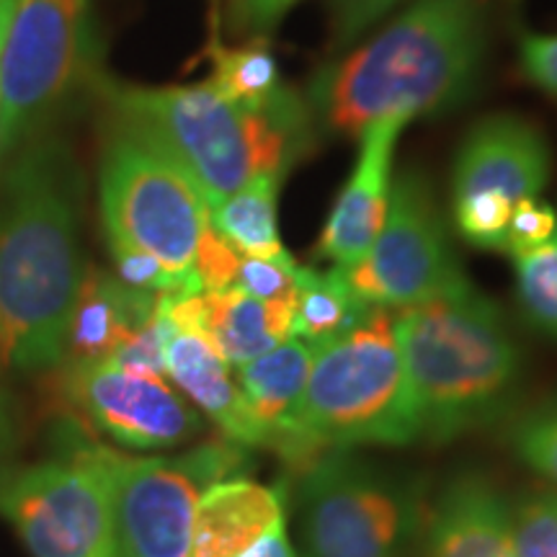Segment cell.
I'll list each match as a JSON object with an SVG mask.
<instances>
[{"label": "cell", "mask_w": 557, "mask_h": 557, "mask_svg": "<svg viewBox=\"0 0 557 557\" xmlns=\"http://www.w3.org/2000/svg\"><path fill=\"white\" fill-rule=\"evenodd\" d=\"M517 557H557V491H534L511 508Z\"/></svg>", "instance_id": "obj_26"}, {"label": "cell", "mask_w": 557, "mask_h": 557, "mask_svg": "<svg viewBox=\"0 0 557 557\" xmlns=\"http://www.w3.org/2000/svg\"><path fill=\"white\" fill-rule=\"evenodd\" d=\"M173 333V323L165 312L160 299L156 302V312L143 329L132 333L124 344L116 348L107 359L109 364L127 369V372L139 374H156V377H165V346H169Z\"/></svg>", "instance_id": "obj_27"}, {"label": "cell", "mask_w": 557, "mask_h": 557, "mask_svg": "<svg viewBox=\"0 0 557 557\" xmlns=\"http://www.w3.org/2000/svg\"><path fill=\"white\" fill-rule=\"evenodd\" d=\"M240 468L235 442H209L171 457L114 451V557H189L201 496Z\"/></svg>", "instance_id": "obj_10"}, {"label": "cell", "mask_w": 557, "mask_h": 557, "mask_svg": "<svg viewBox=\"0 0 557 557\" xmlns=\"http://www.w3.org/2000/svg\"><path fill=\"white\" fill-rule=\"evenodd\" d=\"M282 181L276 173H261L209 209V225L240 256L271 259L284 253L276 227V194Z\"/></svg>", "instance_id": "obj_23"}, {"label": "cell", "mask_w": 557, "mask_h": 557, "mask_svg": "<svg viewBox=\"0 0 557 557\" xmlns=\"http://www.w3.org/2000/svg\"><path fill=\"white\" fill-rule=\"evenodd\" d=\"M13 3H16V0H0V54H3L5 34H9V21H11V13H13Z\"/></svg>", "instance_id": "obj_36"}, {"label": "cell", "mask_w": 557, "mask_h": 557, "mask_svg": "<svg viewBox=\"0 0 557 557\" xmlns=\"http://www.w3.org/2000/svg\"><path fill=\"white\" fill-rule=\"evenodd\" d=\"M90 0H16L0 54V163L94 81Z\"/></svg>", "instance_id": "obj_7"}, {"label": "cell", "mask_w": 557, "mask_h": 557, "mask_svg": "<svg viewBox=\"0 0 557 557\" xmlns=\"http://www.w3.org/2000/svg\"><path fill=\"white\" fill-rule=\"evenodd\" d=\"M0 517L34 557H114V451L78 444L5 472Z\"/></svg>", "instance_id": "obj_8"}, {"label": "cell", "mask_w": 557, "mask_h": 557, "mask_svg": "<svg viewBox=\"0 0 557 557\" xmlns=\"http://www.w3.org/2000/svg\"><path fill=\"white\" fill-rule=\"evenodd\" d=\"M400 0H331L333 18V45L346 47L359 39L369 26L398 5Z\"/></svg>", "instance_id": "obj_31"}, {"label": "cell", "mask_w": 557, "mask_h": 557, "mask_svg": "<svg viewBox=\"0 0 557 557\" xmlns=\"http://www.w3.org/2000/svg\"><path fill=\"white\" fill-rule=\"evenodd\" d=\"M101 218L109 246L145 250L173 274L199 278L207 201L169 152L120 116L101 156Z\"/></svg>", "instance_id": "obj_6"}, {"label": "cell", "mask_w": 557, "mask_h": 557, "mask_svg": "<svg viewBox=\"0 0 557 557\" xmlns=\"http://www.w3.org/2000/svg\"><path fill=\"white\" fill-rule=\"evenodd\" d=\"M521 67L534 86L557 96V37L527 34L521 41Z\"/></svg>", "instance_id": "obj_32"}, {"label": "cell", "mask_w": 557, "mask_h": 557, "mask_svg": "<svg viewBox=\"0 0 557 557\" xmlns=\"http://www.w3.org/2000/svg\"><path fill=\"white\" fill-rule=\"evenodd\" d=\"M243 256L233 250L225 240L214 233L209 225L201 233L199 248H197V274L201 278L205 292H225L235 287V276H238Z\"/></svg>", "instance_id": "obj_30"}, {"label": "cell", "mask_w": 557, "mask_h": 557, "mask_svg": "<svg viewBox=\"0 0 557 557\" xmlns=\"http://www.w3.org/2000/svg\"><path fill=\"white\" fill-rule=\"evenodd\" d=\"M158 297L124 284L120 276L86 271L70 318L62 364L107 361L156 312Z\"/></svg>", "instance_id": "obj_18"}, {"label": "cell", "mask_w": 557, "mask_h": 557, "mask_svg": "<svg viewBox=\"0 0 557 557\" xmlns=\"http://www.w3.org/2000/svg\"><path fill=\"white\" fill-rule=\"evenodd\" d=\"M312 367V346L289 336L287 341L238 367L243 400L263 436V447L282 449L295 421L299 400Z\"/></svg>", "instance_id": "obj_19"}, {"label": "cell", "mask_w": 557, "mask_h": 557, "mask_svg": "<svg viewBox=\"0 0 557 557\" xmlns=\"http://www.w3.org/2000/svg\"><path fill=\"white\" fill-rule=\"evenodd\" d=\"M511 447L527 468L557 485V398L532 408L513 423Z\"/></svg>", "instance_id": "obj_25"}, {"label": "cell", "mask_w": 557, "mask_h": 557, "mask_svg": "<svg viewBox=\"0 0 557 557\" xmlns=\"http://www.w3.org/2000/svg\"><path fill=\"white\" fill-rule=\"evenodd\" d=\"M9 431H11V413H9V400H5L3 385H0V447H3V442H5V438H9Z\"/></svg>", "instance_id": "obj_35"}, {"label": "cell", "mask_w": 557, "mask_h": 557, "mask_svg": "<svg viewBox=\"0 0 557 557\" xmlns=\"http://www.w3.org/2000/svg\"><path fill=\"white\" fill-rule=\"evenodd\" d=\"M18 150L0 181V359L34 374L65 359L86 267L60 150L41 139Z\"/></svg>", "instance_id": "obj_1"}, {"label": "cell", "mask_w": 557, "mask_h": 557, "mask_svg": "<svg viewBox=\"0 0 557 557\" xmlns=\"http://www.w3.org/2000/svg\"><path fill=\"white\" fill-rule=\"evenodd\" d=\"M212 54V83L222 96L240 107L261 111L289 124L310 127V111L278 78V65L269 52L267 41H248L243 47H225L214 41Z\"/></svg>", "instance_id": "obj_21"}, {"label": "cell", "mask_w": 557, "mask_h": 557, "mask_svg": "<svg viewBox=\"0 0 557 557\" xmlns=\"http://www.w3.org/2000/svg\"><path fill=\"white\" fill-rule=\"evenodd\" d=\"M517 295L524 315L557 338V230L545 246L513 256Z\"/></svg>", "instance_id": "obj_24"}, {"label": "cell", "mask_w": 557, "mask_h": 557, "mask_svg": "<svg viewBox=\"0 0 557 557\" xmlns=\"http://www.w3.org/2000/svg\"><path fill=\"white\" fill-rule=\"evenodd\" d=\"M238 557H297L295 549L289 545L284 519L276 521V524L271 527L259 542H256V545H250L246 553Z\"/></svg>", "instance_id": "obj_34"}, {"label": "cell", "mask_w": 557, "mask_h": 557, "mask_svg": "<svg viewBox=\"0 0 557 557\" xmlns=\"http://www.w3.org/2000/svg\"><path fill=\"white\" fill-rule=\"evenodd\" d=\"M297 0H233L230 18L238 32H269Z\"/></svg>", "instance_id": "obj_33"}, {"label": "cell", "mask_w": 557, "mask_h": 557, "mask_svg": "<svg viewBox=\"0 0 557 557\" xmlns=\"http://www.w3.org/2000/svg\"><path fill=\"white\" fill-rule=\"evenodd\" d=\"M165 374L199 413H207L218 423L230 442L240 447H263V436L243 400L238 377L212 341L201 333L173 329L165 346Z\"/></svg>", "instance_id": "obj_15"}, {"label": "cell", "mask_w": 557, "mask_h": 557, "mask_svg": "<svg viewBox=\"0 0 557 557\" xmlns=\"http://www.w3.org/2000/svg\"><path fill=\"white\" fill-rule=\"evenodd\" d=\"M408 122V116H382L361 132L359 160L318 240V253L333 261V267H357L377 240L393 191L395 139Z\"/></svg>", "instance_id": "obj_14"}, {"label": "cell", "mask_w": 557, "mask_h": 557, "mask_svg": "<svg viewBox=\"0 0 557 557\" xmlns=\"http://www.w3.org/2000/svg\"><path fill=\"white\" fill-rule=\"evenodd\" d=\"M549 178V148L532 122L487 116L472 127L455 165V222L478 248H506L513 207L537 199Z\"/></svg>", "instance_id": "obj_12"}, {"label": "cell", "mask_w": 557, "mask_h": 557, "mask_svg": "<svg viewBox=\"0 0 557 557\" xmlns=\"http://www.w3.org/2000/svg\"><path fill=\"white\" fill-rule=\"evenodd\" d=\"M297 263L284 253L271 259H248L243 256L235 287L263 302H295L297 295Z\"/></svg>", "instance_id": "obj_28"}, {"label": "cell", "mask_w": 557, "mask_h": 557, "mask_svg": "<svg viewBox=\"0 0 557 557\" xmlns=\"http://www.w3.org/2000/svg\"><path fill=\"white\" fill-rule=\"evenodd\" d=\"M282 519V487L240 475L220 480L197 506L189 557H238Z\"/></svg>", "instance_id": "obj_17"}, {"label": "cell", "mask_w": 557, "mask_h": 557, "mask_svg": "<svg viewBox=\"0 0 557 557\" xmlns=\"http://www.w3.org/2000/svg\"><path fill=\"white\" fill-rule=\"evenodd\" d=\"M485 9L487 0H418L380 37L320 70L312 111L331 129L361 135L382 116L457 107L483 62Z\"/></svg>", "instance_id": "obj_2"}, {"label": "cell", "mask_w": 557, "mask_h": 557, "mask_svg": "<svg viewBox=\"0 0 557 557\" xmlns=\"http://www.w3.org/2000/svg\"><path fill=\"white\" fill-rule=\"evenodd\" d=\"M292 310L295 302H263L240 289L201 292L199 333L240 367L292 336Z\"/></svg>", "instance_id": "obj_20"}, {"label": "cell", "mask_w": 557, "mask_h": 557, "mask_svg": "<svg viewBox=\"0 0 557 557\" xmlns=\"http://www.w3.org/2000/svg\"><path fill=\"white\" fill-rule=\"evenodd\" d=\"M374 305H369L348 284L344 269H297V295L292 310V336L323 344L357 329Z\"/></svg>", "instance_id": "obj_22"}, {"label": "cell", "mask_w": 557, "mask_h": 557, "mask_svg": "<svg viewBox=\"0 0 557 557\" xmlns=\"http://www.w3.org/2000/svg\"><path fill=\"white\" fill-rule=\"evenodd\" d=\"M116 116L143 129L218 207L261 173L287 176L310 143V127L246 109L212 83L169 88L107 86Z\"/></svg>", "instance_id": "obj_4"}, {"label": "cell", "mask_w": 557, "mask_h": 557, "mask_svg": "<svg viewBox=\"0 0 557 557\" xmlns=\"http://www.w3.org/2000/svg\"><path fill=\"white\" fill-rule=\"evenodd\" d=\"M421 436L444 444L493 423L521 374L519 346L498 305L468 282L393 318Z\"/></svg>", "instance_id": "obj_3"}, {"label": "cell", "mask_w": 557, "mask_h": 557, "mask_svg": "<svg viewBox=\"0 0 557 557\" xmlns=\"http://www.w3.org/2000/svg\"><path fill=\"white\" fill-rule=\"evenodd\" d=\"M557 230V212L549 205H542L537 199H527L513 207L511 220H508L506 250L511 256L527 253L553 238Z\"/></svg>", "instance_id": "obj_29"}, {"label": "cell", "mask_w": 557, "mask_h": 557, "mask_svg": "<svg viewBox=\"0 0 557 557\" xmlns=\"http://www.w3.org/2000/svg\"><path fill=\"white\" fill-rule=\"evenodd\" d=\"M393 318L372 308L357 329L312 346V367L282 455L312 462L323 451L361 444H408L421 416Z\"/></svg>", "instance_id": "obj_5"}, {"label": "cell", "mask_w": 557, "mask_h": 557, "mask_svg": "<svg viewBox=\"0 0 557 557\" xmlns=\"http://www.w3.org/2000/svg\"><path fill=\"white\" fill-rule=\"evenodd\" d=\"M354 292L385 310H406L462 282L426 178L406 171L393 184L385 225L357 267L344 269Z\"/></svg>", "instance_id": "obj_11"}, {"label": "cell", "mask_w": 557, "mask_h": 557, "mask_svg": "<svg viewBox=\"0 0 557 557\" xmlns=\"http://www.w3.org/2000/svg\"><path fill=\"white\" fill-rule=\"evenodd\" d=\"M429 557H517L508 500L485 478H457L431 513Z\"/></svg>", "instance_id": "obj_16"}, {"label": "cell", "mask_w": 557, "mask_h": 557, "mask_svg": "<svg viewBox=\"0 0 557 557\" xmlns=\"http://www.w3.org/2000/svg\"><path fill=\"white\" fill-rule=\"evenodd\" d=\"M60 389L90 426L124 449H173L201 431L199 410L156 374L81 361L62 367Z\"/></svg>", "instance_id": "obj_13"}, {"label": "cell", "mask_w": 557, "mask_h": 557, "mask_svg": "<svg viewBox=\"0 0 557 557\" xmlns=\"http://www.w3.org/2000/svg\"><path fill=\"white\" fill-rule=\"evenodd\" d=\"M299 511L308 557H403L418 529L413 493L348 449L308 465Z\"/></svg>", "instance_id": "obj_9"}]
</instances>
